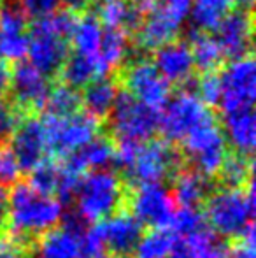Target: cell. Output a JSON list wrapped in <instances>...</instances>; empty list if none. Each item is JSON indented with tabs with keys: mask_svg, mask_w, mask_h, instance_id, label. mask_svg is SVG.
I'll return each instance as SVG.
<instances>
[{
	"mask_svg": "<svg viewBox=\"0 0 256 258\" xmlns=\"http://www.w3.org/2000/svg\"><path fill=\"white\" fill-rule=\"evenodd\" d=\"M62 204L56 199L39 194L28 183H16L7 195L9 239L27 253L62 221Z\"/></svg>",
	"mask_w": 256,
	"mask_h": 258,
	"instance_id": "6da1fadb",
	"label": "cell"
},
{
	"mask_svg": "<svg viewBox=\"0 0 256 258\" xmlns=\"http://www.w3.org/2000/svg\"><path fill=\"white\" fill-rule=\"evenodd\" d=\"M253 213V184L247 186V190L221 188L212 191L205 201V216L212 232L219 237L232 239L233 242L246 241L254 244Z\"/></svg>",
	"mask_w": 256,
	"mask_h": 258,
	"instance_id": "7a4b0ae2",
	"label": "cell"
},
{
	"mask_svg": "<svg viewBox=\"0 0 256 258\" xmlns=\"http://www.w3.org/2000/svg\"><path fill=\"white\" fill-rule=\"evenodd\" d=\"M130 184L113 170H92L81 177L75 190L77 213L86 221H104L128 204Z\"/></svg>",
	"mask_w": 256,
	"mask_h": 258,
	"instance_id": "3957f363",
	"label": "cell"
},
{
	"mask_svg": "<svg viewBox=\"0 0 256 258\" xmlns=\"http://www.w3.org/2000/svg\"><path fill=\"white\" fill-rule=\"evenodd\" d=\"M216 121V116L195 93L179 92L163 105L160 114V126L165 141H185L193 130L205 123Z\"/></svg>",
	"mask_w": 256,
	"mask_h": 258,
	"instance_id": "277c9868",
	"label": "cell"
},
{
	"mask_svg": "<svg viewBox=\"0 0 256 258\" xmlns=\"http://www.w3.org/2000/svg\"><path fill=\"white\" fill-rule=\"evenodd\" d=\"M109 123L118 141L140 143L149 141L160 126V112L146 107L128 92L118 93V99L109 114Z\"/></svg>",
	"mask_w": 256,
	"mask_h": 258,
	"instance_id": "5b68a950",
	"label": "cell"
},
{
	"mask_svg": "<svg viewBox=\"0 0 256 258\" xmlns=\"http://www.w3.org/2000/svg\"><path fill=\"white\" fill-rule=\"evenodd\" d=\"M181 156L167 141H149L140 144L132 167L125 176L128 183L161 184L165 179H172L179 172Z\"/></svg>",
	"mask_w": 256,
	"mask_h": 258,
	"instance_id": "8992f818",
	"label": "cell"
},
{
	"mask_svg": "<svg viewBox=\"0 0 256 258\" xmlns=\"http://www.w3.org/2000/svg\"><path fill=\"white\" fill-rule=\"evenodd\" d=\"M44 128L48 136L49 153L65 158L67 155L84 148L99 137V119L88 112H75L67 118H44Z\"/></svg>",
	"mask_w": 256,
	"mask_h": 258,
	"instance_id": "52a82bcc",
	"label": "cell"
},
{
	"mask_svg": "<svg viewBox=\"0 0 256 258\" xmlns=\"http://www.w3.org/2000/svg\"><path fill=\"white\" fill-rule=\"evenodd\" d=\"M183 144L186 158L193 167L192 170L205 177L218 176L228 155V143L218 123L211 121L198 126L183 141Z\"/></svg>",
	"mask_w": 256,
	"mask_h": 258,
	"instance_id": "ba28073f",
	"label": "cell"
},
{
	"mask_svg": "<svg viewBox=\"0 0 256 258\" xmlns=\"http://www.w3.org/2000/svg\"><path fill=\"white\" fill-rule=\"evenodd\" d=\"M221 97L219 107L225 114L253 109L256 99V65L253 56L232 60L219 74Z\"/></svg>",
	"mask_w": 256,
	"mask_h": 258,
	"instance_id": "9c48e42d",
	"label": "cell"
},
{
	"mask_svg": "<svg viewBox=\"0 0 256 258\" xmlns=\"http://www.w3.org/2000/svg\"><path fill=\"white\" fill-rule=\"evenodd\" d=\"M132 216L140 225L153 228H170L174 218V199L163 184H139L130 191L128 204Z\"/></svg>",
	"mask_w": 256,
	"mask_h": 258,
	"instance_id": "30bf717a",
	"label": "cell"
},
{
	"mask_svg": "<svg viewBox=\"0 0 256 258\" xmlns=\"http://www.w3.org/2000/svg\"><path fill=\"white\" fill-rule=\"evenodd\" d=\"M123 81L130 95L153 111L160 112V109H163V105L168 102L170 85L161 78L160 72L151 61H132L125 69Z\"/></svg>",
	"mask_w": 256,
	"mask_h": 258,
	"instance_id": "8fae6325",
	"label": "cell"
},
{
	"mask_svg": "<svg viewBox=\"0 0 256 258\" xmlns=\"http://www.w3.org/2000/svg\"><path fill=\"white\" fill-rule=\"evenodd\" d=\"M109 258H133L142 237V225L127 211L114 214L95 225Z\"/></svg>",
	"mask_w": 256,
	"mask_h": 258,
	"instance_id": "7c38bea8",
	"label": "cell"
},
{
	"mask_svg": "<svg viewBox=\"0 0 256 258\" xmlns=\"http://www.w3.org/2000/svg\"><path fill=\"white\" fill-rule=\"evenodd\" d=\"M28 56L39 72L48 78L56 74L62 69L63 61L67 60V42L63 37L53 34L42 20H37L32 27L28 35Z\"/></svg>",
	"mask_w": 256,
	"mask_h": 258,
	"instance_id": "4fadbf2b",
	"label": "cell"
},
{
	"mask_svg": "<svg viewBox=\"0 0 256 258\" xmlns=\"http://www.w3.org/2000/svg\"><path fill=\"white\" fill-rule=\"evenodd\" d=\"M9 90L13 92L14 104L23 112H30L44 109L51 86L48 78L32 63L18 61L14 71H11Z\"/></svg>",
	"mask_w": 256,
	"mask_h": 258,
	"instance_id": "5bb4252c",
	"label": "cell"
},
{
	"mask_svg": "<svg viewBox=\"0 0 256 258\" xmlns=\"http://www.w3.org/2000/svg\"><path fill=\"white\" fill-rule=\"evenodd\" d=\"M11 151L16 156L20 169L27 170V172H32L35 167L46 162V156L49 153V144L44 123L37 118L23 119L13 136Z\"/></svg>",
	"mask_w": 256,
	"mask_h": 258,
	"instance_id": "9a60e30c",
	"label": "cell"
},
{
	"mask_svg": "<svg viewBox=\"0 0 256 258\" xmlns=\"http://www.w3.org/2000/svg\"><path fill=\"white\" fill-rule=\"evenodd\" d=\"M216 42L223 51V56L230 60L249 56L253 46V16L251 13L233 11L216 28Z\"/></svg>",
	"mask_w": 256,
	"mask_h": 258,
	"instance_id": "2e32d148",
	"label": "cell"
},
{
	"mask_svg": "<svg viewBox=\"0 0 256 258\" xmlns=\"http://www.w3.org/2000/svg\"><path fill=\"white\" fill-rule=\"evenodd\" d=\"M154 67L168 85H186L195 71L190 44L174 41L154 51Z\"/></svg>",
	"mask_w": 256,
	"mask_h": 258,
	"instance_id": "e0dca14e",
	"label": "cell"
},
{
	"mask_svg": "<svg viewBox=\"0 0 256 258\" xmlns=\"http://www.w3.org/2000/svg\"><path fill=\"white\" fill-rule=\"evenodd\" d=\"M179 30H181V21L172 18L165 11H151L137 28V46L144 51H156L174 42Z\"/></svg>",
	"mask_w": 256,
	"mask_h": 258,
	"instance_id": "ac0fdd59",
	"label": "cell"
},
{
	"mask_svg": "<svg viewBox=\"0 0 256 258\" xmlns=\"http://www.w3.org/2000/svg\"><path fill=\"white\" fill-rule=\"evenodd\" d=\"M114 153H116V144L113 141L107 137H95L84 148L65 156L62 167L74 176L81 177L86 170H104L111 163H114Z\"/></svg>",
	"mask_w": 256,
	"mask_h": 258,
	"instance_id": "d6986e66",
	"label": "cell"
},
{
	"mask_svg": "<svg viewBox=\"0 0 256 258\" xmlns=\"http://www.w3.org/2000/svg\"><path fill=\"white\" fill-rule=\"evenodd\" d=\"M225 139L233 151L251 156L256 144V119L253 109L225 114Z\"/></svg>",
	"mask_w": 256,
	"mask_h": 258,
	"instance_id": "ffe728a7",
	"label": "cell"
},
{
	"mask_svg": "<svg viewBox=\"0 0 256 258\" xmlns=\"http://www.w3.org/2000/svg\"><path fill=\"white\" fill-rule=\"evenodd\" d=\"M172 194L174 201L179 202L181 207H195L198 209L200 204H205L209 195L212 194V184L209 177L195 172V170H179L174 177Z\"/></svg>",
	"mask_w": 256,
	"mask_h": 258,
	"instance_id": "44dd1931",
	"label": "cell"
},
{
	"mask_svg": "<svg viewBox=\"0 0 256 258\" xmlns=\"http://www.w3.org/2000/svg\"><path fill=\"white\" fill-rule=\"evenodd\" d=\"M99 16L100 25H106V30H120L125 34L130 30H137L144 20V14L135 6V2L128 0L104 2Z\"/></svg>",
	"mask_w": 256,
	"mask_h": 258,
	"instance_id": "7402d4cb",
	"label": "cell"
},
{
	"mask_svg": "<svg viewBox=\"0 0 256 258\" xmlns=\"http://www.w3.org/2000/svg\"><path fill=\"white\" fill-rule=\"evenodd\" d=\"M118 86L107 78H99L84 86V93L81 97V104H84L86 111L95 119L107 118L118 99Z\"/></svg>",
	"mask_w": 256,
	"mask_h": 258,
	"instance_id": "603a6c76",
	"label": "cell"
},
{
	"mask_svg": "<svg viewBox=\"0 0 256 258\" xmlns=\"http://www.w3.org/2000/svg\"><path fill=\"white\" fill-rule=\"evenodd\" d=\"M128 54V39L125 32L120 30H104L102 42L99 53L95 56L100 78L113 72L125 61Z\"/></svg>",
	"mask_w": 256,
	"mask_h": 258,
	"instance_id": "cb8c5ba5",
	"label": "cell"
},
{
	"mask_svg": "<svg viewBox=\"0 0 256 258\" xmlns=\"http://www.w3.org/2000/svg\"><path fill=\"white\" fill-rule=\"evenodd\" d=\"M233 0H192V18L193 28L200 34L212 32L218 25L232 13Z\"/></svg>",
	"mask_w": 256,
	"mask_h": 258,
	"instance_id": "d4e9b609",
	"label": "cell"
},
{
	"mask_svg": "<svg viewBox=\"0 0 256 258\" xmlns=\"http://www.w3.org/2000/svg\"><path fill=\"white\" fill-rule=\"evenodd\" d=\"M223 188H237L244 190L253 184V160L251 156L228 151L221 169L218 172Z\"/></svg>",
	"mask_w": 256,
	"mask_h": 258,
	"instance_id": "484cf974",
	"label": "cell"
},
{
	"mask_svg": "<svg viewBox=\"0 0 256 258\" xmlns=\"http://www.w3.org/2000/svg\"><path fill=\"white\" fill-rule=\"evenodd\" d=\"M102 35L104 28L100 25L99 18L88 14V16L77 20L74 30L70 34L75 54L95 58L97 53H99L100 42H102Z\"/></svg>",
	"mask_w": 256,
	"mask_h": 258,
	"instance_id": "4316f807",
	"label": "cell"
},
{
	"mask_svg": "<svg viewBox=\"0 0 256 258\" xmlns=\"http://www.w3.org/2000/svg\"><path fill=\"white\" fill-rule=\"evenodd\" d=\"M60 76H62L63 85L70 86V88H84L92 81L100 78L99 67H97L95 58L92 56H82V54H72L67 56L63 61L62 69H60Z\"/></svg>",
	"mask_w": 256,
	"mask_h": 258,
	"instance_id": "83f0119b",
	"label": "cell"
},
{
	"mask_svg": "<svg viewBox=\"0 0 256 258\" xmlns=\"http://www.w3.org/2000/svg\"><path fill=\"white\" fill-rule=\"evenodd\" d=\"M183 242L188 249L190 258H225L228 253L221 237L216 235L207 225L188 237H183Z\"/></svg>",
	"mask_w": 256,
	"mask_h": 258,
	"instance_id": "f1b7e54d",
	"label": "cell"
},
{
	"mask_svg": "<svg viewBox=\"0 0 256 258\" xmlns=\"http://www.w3.org/2000/svg\"><path fill=\"white\" fill-rule=\"evenodd\" d=\"M193 42L190 46L193 56V63L197 69H200L204 74L214 72L223 61V51L216 39L212 35L200 34V32H192Z\"/></svg>",
	"mask_w": 256,
	"mask_h": 258,
	"instance_id": "f546056e",
	"label": "cell"
},
{
	"mask_svg": "<svg viewBox=\"0 0 256 258\" xmlns=\"http://www.w3.org/2000/svg\"><path fill=\"white\" fill-rule=\"evenodd\" d=\"M176 244V235L168 228H153L142 235L133 258H168Z\"/></svg>",
	"mask_w": 256,
	"mask_h": 258,
	"instance_id": "4dcf8cb0",
	"label": "cell"
},
{
	"mask_svg": "<svg viewBox=\"0 0 256 258\" xmlns=\"http://www.w3.org/2000/svg\"><path fill=\"white\" fill-rule=\"evenodd\" d=\"M44 107H46V116H51V118H67V116L79 112L81 95L67 85L55 86L49 92Z\"/></svg>",
	"mask_w": 256,
	"mask_h": 258,
	"instance_id": "1f68e13d",
	"label": "cell"
},
{
	"mask_svg": "<svg viewBox=\"0 0 256 258\" xmlns=\"http://www.w3.org/2000/svg\"><path fill=\"white\" fill-rule=\"evenodd\" d=\"M60 181H62V165L55 162H42L30 172V186L35 191L53 197L58 194Z\"/></svg>",
	"mask_w": 256,
	"mask_h": 258,
	"instance_id": "d6a6232c",
	"label": "cell"
},
{
	"mask_svg": "<svg viewBox=\"0 0 256 258\" xmlns=\"http://www.w3.org/2000/svg\"><path fill=\"white\" fill-rule=\"evenodd\" d=\"M27 30V16L18 2L6 0L0 2V34L14 35L25 34Z\"/></svg>",
	"mask_w": 256,
	"mask_h": 258,
	"instance_id": "836d02e7",
	"label": "cell"
},
{
	"mask_svg": "<svg viewBox=\"0 0 256 258\" xmlns=\"http://www.w3.org/2000/svg\"><path fill=\"white\" fill-rule=\"evenodd\" d=\"M135 6L140 9L142 14H147L151 11H165L176 18L178 21H185L190 16V9H192V0H135Z\"/></svg>",
	"mask_w": 256,
	"mask_h": 258,
	"instance_id": "e575fe53",
	"label": "cell"
},
{
	"mask_svg": "<svg viewBox=\"0 0 256 258\" xmlns=\"http://www.w3.org/2000/svg\"><path fill=\"white\" fill-rule=\"evenodd\" d=\"M205 227L204 214L195 207H181L179 211L174 213L172 223L168 230L174 235H181V237H188L190 234L197 232L198 228Z\"/></svg>",
	"mask_w": 256,
	"mask_h": 258,
	"instance_id": "d590c367",
	"label": "cell"
},
{
	"mask_svg": "<svg viewBox=\"0 0 256 258\" xmlns=\"http://www.w3.org/2000/svg\"><path fill=\"white\" fill-rule=\"evenodd\" d=\"M23 121V111L14 102L0 97V144L14 136Z\"/></svg>",
	"mask_w": 256,
	"mask_h": 258,
	"instance_id": "8d00e7d4",
	"label": "cell"
},
{
	"mask_svg": "<svg viewBox=\"0 0 256 258\" xmlns=\"http://www.w3.org/2000/svg\"><path fill=\"white\" fill-rule=\"evenodd\" d=\"M28 53V35L27 34H14L2 35L0 34V54L7 60L23 61Z\"/></svg>",
	"mask_w": 256,
	"mask_h": 258,
	"instance_id": "74e56055",
	"label": "cell"
},
{
	"mask_svg": "<svg viewBox=\"0 0 256 258\" xmlns=\"http://www.w3.org/2000/svg\"><path fill=\"white\" fill-rule=\"evenodd\" d=\"M197 92L198 99L205 105H218L219 97H221V81H219V74L216 72H207L197 81Z\"/></svg>",
	"mask_w": 256,
	"mask_h": 258,
	"instance_id": "f35d334b",
	"label": "cell"
},
{
	"mask_svg": "<svg viewBox=\"0 0 256 258\" xmlns=\"http://www.w3.org/2000/svg\"><path fill=\"white\" fill-rule=\"evenodd\" d=\"M20 172L21 169L11 148L0 144V186H9V184L14 186L20 177Z\"/></svg>",
	"mask_w": 256,
	"mask_h": 258,
	"instance_id": "ab89813d",
	"label": "cell"
},
{
	"mask_svg": "<svg viewBox=\"0 0 256 258\" xmlns=\"http://www.w3.org/2000/svg\"><path fill=\"white\" fill-rule=\"evenodd\" d=\"M20 7L25 16L34 18L35 21L55 14L60 7V0H21Z\"/></svg>",
	"mask_w": 256,
	"mask_h": 258,
	"instance_id": "60d3db41",
	"label": "cell"
},
{
	"mask_svg": "<svg viewBox=\"0 0 256 258\" xmlns=\"http://www.w3.org/2000/svg\"><path fill=\"white\" fill-rule=\"evenodd\" d=\"M25 249L20 248L9 235H0V258H23Z\"/></svg>",
	"mask_w": 256,
	"mask_h": 258,
	"instance_id": "b9f144b4",
	"label": "cell"
},
{
	"mask_svg": "<svg viewBox=\"0 0 256 258\" xmlns=\"http://www.w3.org/2000/svg\"><path fill=\"white\" fill-rule=\"evenodd\" d=\"M225 258H254V244L246 241L233 242L232 249L226 253Z\"/></svg>",
	"mask_w": 256,
	"mask_h": 258,
	"instance_id": "7bdbcfd3",
	"label": "cell"
},
{
	"mask_svg": "<svg viewBox=\"0 0 256 258\" xmlns=\"http://www.w3.org/2000/svg\"><path fill=\"white\" fill-rule=\"evenodd\" d=\"M11 86V69L4 60H0V97L9 92Z\"/></svg>",
	"mask_w": 256,
	"mask_h": 258,
	"instance_id": "ee69618b",
	"label": "cell"
},
{
	"mask_svg": "<svg viewBox=\"0 0 256 258\" xmlns=\"http://www.w3.org/2000/svg\"><path fill=\"white\" fill-rule=\"evenodd\" d=\"M93 0H60V4H63L68 11V13L75 14V13H81V11H86L90 6H92Z\"/></svg>",
	"mask_w": 256,
	"mask_h": 258,
	"instance_id": "f6af8a7d",
	"label": "cell"
},
{
	"mask_svg": "<svg viewBox=\"0 0 256 258\" xmlns=\"http://www.w3.org/2000/svg\"><path fill=\"white\" fill-rule=\"evenodd\" d=\"M6 213H7V191L4 186H0V234H2L4 223H6Z\"/></svg>",
	"mask_w": 256,
	"mask_h": 258,
	"instance_id": "bcb514c9",
	"label": "cell"
},
{
	"mask_svg": "<svg viewBox=\"0 0 256 258\" xmlns=\"http://www.w3.org/2000/svg\"><path fill=\"white\" fill-rule=\"evenodd\" d=\"M168 258H190L188 249H186L183 239H176V244H174V248H172V251H170V255H168Z\"/></svg>",
	"mask_w": 256,
	"mask_h": 258,
	"instance_id": "7dc6e473",
	"label": "cell"
},
{
	"mask_svg": "<svg viewBox=\"0 0 256 258\" xmlns=\"http://www.w3.org/2000/svg\"><path fill=\"white\" fill-rule=\"evenodd\" d=\"M233 6L237 7V11H242V13H251L254 6V0H233Z\"/></svg>",
	"mask_w": 256,
	"mask_h": 258,
	"instance_id": "c3c4849f",
	"label": "cell"
},
{
	"mask_svg": "<svg viewBox=\"0 0 256 258\" xmlns=\"http://www.w3.org/2000/svg\"><path fill=\"white\" fill-rule=\"evenodd\" d=\"M104 2H111V0H104Z\"/></svg>",
	"mask_w": 256,
	"mask_h": 258,
	"instance_id": "681fc988",
	"label": "cell"
}]
</instances>
